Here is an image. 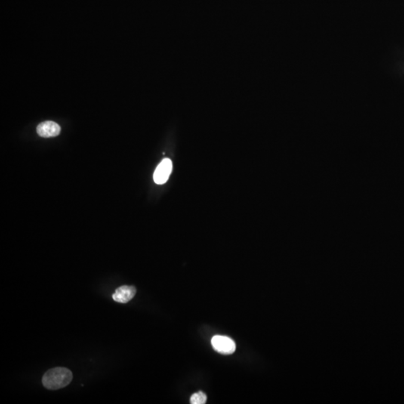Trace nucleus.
Returning a JSON list of instances; mask_svg holds the SVG:
<instances>
[{"instance_id": "5", "label": "nucleus", "mask_w": 404, "mask_h": 404, "mask_svg": "<svg viewBox=\"0 0 404 404\" xmlns=\"http://www.w3.org/2000/svg\"><path fill=\"white\" fill-rule=\"evenodd\" d=\"M136 293L137 290L134 287L124 285L115 290V294L112 295V299L118 303H127L134 297Z\"/></svg>"}, {"instance_id": "4", "label": "nucleus", "mask_w": 404, "mask_h": 404, "mask_svg": "<svg viewBox=\"0 0 404 404\" xmlns=\"http://www.w3.org/2000/svg\"><path fill=\"white\" fill-rule=\"evenodd\" d=\"M60 131V126L51 121H44L37 127V133L40 137L44 138L57 137Z\"/></svg>"}, {"instance_id": "2", "label": "nucleus", "mask_w": 404, "mask_h": 404, "mask_svg": "<svg viewBox=\"0 0 404 404\" xmlns=\"http://www.w3.org/2000/svg\"><path fill=\"white\" fill-rule=\"evenodd\" d=\"M211 344L214 350L221 354H232L236 350L235 341L226 336H214L211 340Z\"/></svg>"}, {"instance_id": "3", "label": "nucleus", "mask_w": 404, "mask_h": 404, "mask_svg": "<svg viewBox=\"0 0 404 404\" xmlns=\"http://www.w3.org/2000/svg\"><path fill=\"white\" fill-rule=\"evenodd\" d=\"M172 171V162L171 160H162V162L158 165L154 174V180L157 184H163L168 180Z\"/></svg>"}, {"instance_id": "6", "label": "nucleus", "mask_w": 404, "mask_h": 404, "mask_svg": "<svg viewBox=\"0 0 404 404\" xmlns=\"http://www.w3.org/2000/svg\"><path fill=\"white\" fill-rule=\"evenodd\" d=\"M206 402L207 395L202 392L193 394L190 398V403L192 404H205Z\"/></svg>"}, {"instance_id": "1", "label": "nucleus", "mask_w": 404, "mask_h": 404, "mask_svg": "<svg viewBox=\"0 0 404 404\" xmlns=\"http://www.w3.org/2000/svg\"><path fill=\"white\" fill-rule=\"evenodd\" d=\"M73 374L70 370L65 368H55L49 370L42 378L44 387L50 390H57L70 384Z\"/></svg>"}]
</instances>
